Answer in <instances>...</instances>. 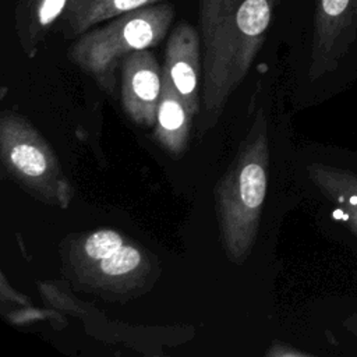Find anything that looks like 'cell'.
I'll return each mask as SVG.
<instances>
[{
  "label": "cell",
  "mask_w": 357,
  "mask_h": 357,
  "mask_svg": "<svg viewBox=\"0 0 357 357\" xmlns=\"http://www.w3.org/2000/svg\"><path fill=\"white\" fill-rule=\"evenodd\" d=\"M0 160L3 173L35 199L67 209L74 187L45 137L13 110L0 114Z\"/></svg>",
  "instance_id": "5"
},
{
  "label": "cell",
  "mask_w": 357,
  "mask_h": 357,
  "mask_svg": "<svg viewBox=\"0 0 357 357\" xmlns=\"http://www.w3.org/2000/svg\"><path fill=\"white\" fill-rule=\"evenodd\" d=\"M158 258L146 248L127 241L112 255L68 278L82 291L109 301H128L148 291L158 280Z\"/></svg>",
  "instance_id": "7"
},
{
  "label": "cell",
  "mask_w": 357,
  "mask_h": 357,
  "mask_svg": "<svg viewBox=\"0 0 357 357\" xmlns=\"http://www.w3.org/2000/svg\"><path fill=\"white\" fill-rule=\"evenodd\" d=\"M67 0H15L14 28L26 57L36 56L49 31L60 21Z\"/></svg>",
  "instance_id": "11"
},
{
  "label": "cell",
  "mask_w": 357,
  "mask_h": 357,
  "mask_svg": "<svg viewBox=\"0 0 357 357\" xmlns=\"http://www.w3.org/2000/svg\"><path fill=\"white\" fill-rule=\"evenodd\" d=\"M343 328L346 329V333L350 337L357 340V312H353L349 317H346V319L343 321Z\"/></svg>",
  "instance_id": "14"
},
{
  "label": "cell",
  "mask_w": 357,
  "mask_h": 357,
  "mask_svg": "<svg viewBox=\"0 0 357 357\" xmlns=\"http://www.w3.org/2000/svg\"><path fill=\"white\" fill-rule=\"evenodd\" d=\"M268 120L259 110L227 170L215 187L222 248L241 265L255 244L269 183Z\"/></svg>",
  "instance_id": "2"
},
{
  "label": "cell",
  "mask_w": 357,
  "mask_h": 357,
  "mask_svg": "<svg viewBox=\"0 0 357 357\" xmlns=\"http://www.w3.org/2000/svg\"><path fill=\"white\" fill-rule=\"evenodd\" d=\"M173 18L174 7L167 1L128 11L75 38L67 57L100 89L113 95L116 71L123 60L137 50L159 45Z\"/></svg>",
  "instance_id": "3"
},
{
  "label": "cell",
  "mask_w": 357,
  "mask_h": 357,
  "mask_svg": "<svg viewBox=\"0 0 357 357\" xmlns=\"http://www.w3.org/2000/svg\"><path fill=\"white\" fill-rule=\"evenodd\" d=\"M163 1L166 0H67L66 10L59 21L60 31L64 38L75 39L102 22Z\"/></svg>",
  "instance_id": "12"
},
{
  "label": "cell",
  "mask_w": 357,
  "mask_h": 357,
  "mask_svg": "<svg viewBox=\"0 0 357 357\" xmlns=\"http://www.w3.org/2000/svg\"><path fill=\"white\" fill-rule=\"evenodd\" d=\"M120 102L124 113L139 127H152L162 95V68L148 49L128 54L120 66Z\"/></svg>",
  "instance_id": "8"
},
{
  "label": "cell",
  "mask_w": 357,
  "mask_h": 357,
  "mask_svg": "<svg viewBox=\"0 0 357 357\" xmlns=\"http://www.w3.org/2000/svg\"><path fill=\"white\" fill-rule=\"evenodd\" d=\"M201 39L195 26L184 21L177 24L167 38L162 74L170 79L192 116L201 110Z\"/></svg>",
  "instance_id": "9"
},
{
  "label": "cell",
  "mask_w": 357,
  "mask_h": 357,
  "mask_svg": "<svg viewBox=\"0 0 357 357\" xmlns=\"http://www.w3.org/2000/svg\"><path fill=\"white\" fill-rule=\"evenodd\" d=\"M304 79L321 100L357 81V0H314L304 54Z\"/></svg>",
  "instance_id": "4"
},
{
  "label": "cell",
  "mask_w": 357,
  "mask_h": 357,
  "mask_svg": "<svg viewBox=\"0 0 357 357\" xmlns=\"http://www.w3.org/2000/svg\"><path fill=\"white\" fill-rule=\"evenodd\" d=\"M303 170L346 244L357 247V151L328 148L311 155Z\"/></svg>",
  "instance_id": "6"
},
{
  "label": "cell",
  "mask_w": 357,
  "mask_h": 357,
  "mask_svg": "<svg viewBox=\"0 0 357 357\" xmlns=\"http://www.w3.org/2000/svg\"><path fill=\"white\" fill-rule=\"evenodd\" d=\"M280 0H199L202 119L199 135L213 128L229 98L264 46Z\"/></svg>",
  "instance_id": "1"
},
{
  "label": "cell",
  "mask_w": 357,
  "mask_h": 357,
  "mask_svg": "<svg viewBox=\"0 0 357 357\" xmlns=\"http://www.w3.org/2000/svg\"><path fill=\"white\" fill-rule=\"evenodd\" d=\"M127 237L113 229H98L73 236L63 245V268L67 276L116 252L127 243Z\"/></svg>",
  "instance_id": "13"
},
{
  "label": "cell",
  "mask_w": 357,
  "mask_h": 357,
  "mask_svg": "<svg viewBox=\"0 0 357 357\" xmlns=\"http://www.w3.org/2000/svg\"><path fill=\"white\" fill-rule=\"evenodd\" d=\"M192 114L176 92L170 79L162 74V95L156 112L153 138L173 158H180L187 148Z\"/></svg>",
  "instance_id": "10"
}]
</instances>
